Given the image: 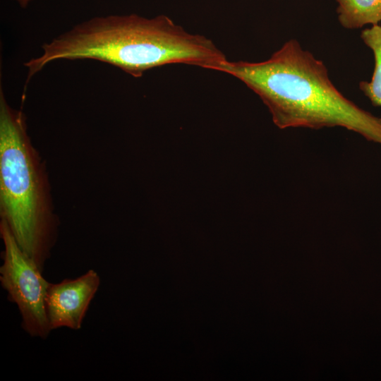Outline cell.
Masks as SVG:
<instances>
[{
    "label": "cell",
    "mask_w": 381,
    "mask_h": 381,
    "mask_svg": "<svg viewBox=\"0 0 381 381\" xmlns=\"http://www.w3.org/2000/svg\"><path fill=\"white\" fill-rule=\"evenodd\" d=\"M80 59L109 64L135 78L172 64L216 71L227 60L210 39L188 32L165 15H109L85 20L44 43L41 54L24 64L26 83L52 61Z\"/></svg>",
    "instance_id": "obj_1"
},
{
    "label": "cell",
    "mask_w": 381,
    "mask_h": 381,
    "mask_svg": "<svg viewBox=\"0 0 381 381\" xmlns=\"http://www.w3.org/2000/svg\"><path fill=\"white\" fill-rule=\"evenodd\" d=\"M216 71L235 77L258 95L281 129L341 127L381 144L380 117L345 97L324 62L296 40L286 42L267 60H226Z\"/></svg>",
    "instance_id": "obj_2"
},
{
    "label": "cell",
    "mask_w": 381,
    "mask_h": 381,
    "mask_svg": "<svg viewBox=\"0 0 381 381\" xmlns=\"http://www.w3.org/2000/svg\"><path fill=\"white\" fill-rule=\"evenodd\" d=\"M0 212L21 250L43 271L55 238L47 180L26 118L0 89Z\"/></svg>",
    "instance_id": "obj_3"
},
{
    "label": "cell",
    "mask_w": 381,
    "mask_h": 381,
    "mask_svg": "<svg viewBox=\"0 0 381 381\" xmlns=\"http://www.w3.org/2000/svg\"><path fill=\"white\" fill-rule=\"evenodd\" d=\"M0 233L4 246L1 284L7 291L8 300L17 305L25 331L32 337L45 339L52 330L45 308L49 282L37 265L21 250L2 219Z\"/></svg>",
    "instance_id": "obj_4"
},
{
    "label": "cell",
    "mask_w": 381,
    "mask_h": 381,
    "mask_svg": "<svg viewBox=\"0 0 381 381\" xmlns=\"http://www.w3.org/2000/svg\"><path fill=\"white\" fill-rule=\"evenodd\" d=\"M99 284L100 278L93 270L74 279L49 283L45 308L51 329H79Z\"/></svg>",
    "instance_id": "obj_5"
},
{
    "label": "cell",
    "mask_w": 381,
    "mask_h": 381,
    "mask_svg": "<svg viewBox=\"0 0 381 381\" xmlns=\"http://www.w3.org/2000/svg\"><path fill=\"white\" fill-rule=\"evenodd\" d=\"M338 20L346 29H358L381 22V0H336Z\"/></svg>",
    "instance_id": "obj_6"
},
{
    "label": "cell",
    "mask_w": 381,
    "mask_h": 381,
    "mask_svg": "<svg viewBox=\"0 0 381 381\" xmlns=\"http://www.w3.org/2000/svg\"><path fill=\"white\" fill-rule=\"evenodd\" d=\"M361 38L373 52L375 66L370 80L361 81L359 88L373 106L381 108V25L364 29Z\"/></svg>",
    "instance_id": "obj_7"
},
{
    "label": "cell",
    "mask_w": 381,
    "mask_h": 381,
    "mask_svg": "<svg viewBox=\"0 0 381 381\" xmlns=\"http://www.w3.org/2000/svg\"><path fill=\"white\" fill-rule=\"evenodd\" d=\"M18 4L21 8H26L32 0H13Z\"/></svg>",
    "instance_id": "obj_8"
}]
</instances>
